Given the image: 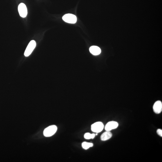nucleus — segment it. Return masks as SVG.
Segmentation results:
<instances>
[{
	"label": "nucleus",
	"mask_w": 162,
	"mask_h": 162,
	"mask_svg": "<svg viewBox=\"0 0 162 162\" xmlns=\"http://www.w3.org/2000/svg\"><path fill=\"white\" fill-rule=\"evenodd\" d=\"M57 129L55 125H51L47 127L44 130L43 132L44 136L46 137H50L55 134Z\"/></svg>",
	"instance_id": "1"
},
{
	"label": "nucleus",
	"mask_w": 162,
	"mask_h": 162,
	"mask_svg": "<svg viewBox=\"0 0 162 162\" xmlns=\"http://www.w3.org/2000/svg\"><path fill=\"white\" fill-rule=\"evenodd\" d=\"M95 136L96 134H91L89 133H87L84 134V138L86 139H93L95 137Z\"/></svg>",
	"instance_id": "11"
},
{
	"label": "nucleus",
	"mask_w": 162,
	"mask_h": 162,
	"mask_svg": "<svg viewBox=\"0 0 162 162\" xmlns=\"http://www.w3.org/2000/svg\"><path fill=\"white\" fill-rule=\"evenodd\" d=\"M18 9L20 16L23 18L26 16L28 14V10L25 4L23 3H20L18 6Z\"/></svg>",
	"instance_id": "5"
},
{
	"label": "nucleus",
	"mask_w": 162,
	"mask_h": 162,
	"mask_svg": "<svg viewBox=\"0 0 162 162\" xmlns=\"http://www.w3.org/2000/svg\"><path fill=\"white\" fill-rule=\"evenodd\" d=\"M63 19L65 22L70 24H75L77 21L76 16L70 14L64 16L63 17Z\"/></svg>",
	"instance_id": "4"
},
{
	"label": "nucleus",
	"mask_w": 162,
	"mask_h": 162,
	"mask_svg": "<svg viewBox=\"0 0 162 162\" xmlns=\"http://www.w3.org/2000/svg\"><path fill=\"white\" fill-rule=\"evenodd\" d=\"M82 147L85 150L88 149L90 147H92L93 144L92 143H88L84 142L82 144Z\"/></svg>",
	"instance_id": "10"
},
{
	"label": "nucleus",
	"mask_w": 162,
	"mask_h": 162,
	"mask_svg": "<svg viewBox=\"0 0 162 162\" xmlns=\"http://www.w3.org/2000/svg\"><path fill=\"white\" fill-rule=\"evenodd\" d=\"M154 112L157 114L160 113L162 111V103L160 101H158L154 103L153 107Z\"/></svg>",
	"instance_id": "7"
},
{
	"label": "nucleus",
	"mask_w": 162,
	"mask_h": 162,
	"mask_svg": "<svg viewBox=\"0 0 162 162\" xmlns=\"http://www.w3.org/2000/svg\"><path fill=\"white\" fill-rule=\"evenodd\" d=\"M90 52L94 55H97L101 53V50L99 47L95 46H91L90 48Z\"/></svg>",
	"instance_id": "8"
},
{
	"label": "nucleus",
	"mask_w": 162,
	"mask_h": 162,
	"mask_svg": "<svg viewBox=\"0 0 162 162\" xmlns=\"http://www.w3.org/2000/svg\"><path fill=\"white\" fill-rule=\"evenodd\" d=\"M112 136V134L110 131H106L101 135V139L102 141H106L110 139Z\"/></svg>",
	"instance_id": "9"
},
{
	"label": "nucleus",
	"mask_w": 162,
	"mask_h": 162,
	"mask_svg": "<svg viewBox=\"0 0 162 162\" xmlns=\"http://www.w3.org/2000/svg\"><path fill=\"white\" fill-rule=\"evenodd\" d=\"M36 43L34 40H32L29 44L25 50L24 55L26 57L29 56L35 48Z\"/></svg>",
	"instance_id": "2"
},
{
	"label": "nucleus",
	"mask_w": 162,
	"mask_h": 162,
	"mask_svg": "<svg viewBox=\"0 0 162 162\" xmlns=\"http://www.w3.org/2000/svg\"><path fill=\"white\" fill-rule=\"evenodd\" d=\"M157 134L160 136L162 137V130L161 129H158L157 131Z\"/></svg>",
	"instance_id": "12"
},
{
	"label": "nucleus",
	"mask_w": 162,
	"mask_h": 162,
	"mask_svg": "<svg viewBox=\"0 0 162 162\" xmlns=\"http://www.w3.org/2000/svg\"><path fill=\"white\" fill-rule=\"evenodd\" d=\"M119 125L118 124L116 121H112L108 122L106 125L105 129L106 131L116 129Z\"/></svg>",
	"instance_id": "6"
},
{
	"label": "nucleus",
	"mask_w": 162,
	"mask_h": 162,
	"mask_svg": "<svg viewBox=\"0 0 162 162\" xmlns=\"http://www.w3.org/2000/svg\"><path fill=\"white\" fill-rule=\"evenodd\" d=\"M104 128L103 124L100 122H98L92 125L91 129L93 132L97 133L102 132Z\"/></svg>",
	"instance_id": "3"
}]
</instances>
